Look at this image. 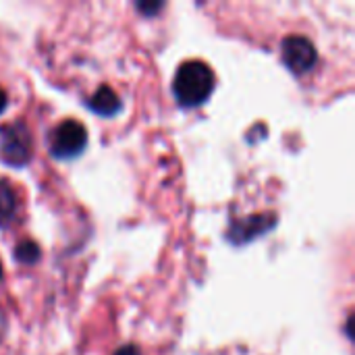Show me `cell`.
Segmentation results:
<instances>
[{"instance_id":"8992f818","label":"cell","mask_w":355,"mask_h":355,"mask_svg":"<svg viewBox=\"0 0 355 355\" xmlns=\"http://www.w3.org/2000/svg\"><path fill=\"white\" fill-rule=\"evenodd\" d=\"M87 108L100 116H114L121 110V100L114 94V89H110L108 85H102L89 100H87Z\"/></svg>"},{"instance_id":"ba28073f","label":"cell","mask_w":355,"mask_h":355,"mask_svg":"<svg viewBox=\"0 0 355 355\" xmlns=\"http://www.w3.org/2000/svg\"><path fill=\"white\" fill-rule=\"evenodd\" d=\"M15 258H17V262L25 264V266H31V264H35L40 260V248L33 241H23V243L17 245Z\"/></svg>"},{"instance_id":"6da1fadb","label":"cell","mask_w":355,"mask_h":355,"mask_svg":"<svg viewBox=\"0 0 355 355\" xmlns=\"http://www.w3.org/2000/svg\"><path fill=\"white\" fill-rule=\"evenodd\" d=\"M214 89V73L202 60H187L177 69L173 94L179 106L193 108L204 104Z\"/></svg>"},{"instance_id":"52a82bcc","label":"cell","mask_w":355,"mask_h":355,"mask_svg":"<svg viewBox=\"0 0 355 355\" xmlns=\"http://www.w3.org/2000/svg\"><path fill=\"white\" fill-rule=\"evenodd\" d=\"M17 214V198L8 181H0V227H8Z\"/></svg>"},{"instance_id":"30bf717a","label":"cell","mask_w":355,"mask_h":355,"mask_svg":"<svg viewBox=\"0 0 355 355\" xmlns=\"http://www.w3.org/2000/svg\"><path fill=\"white\" fill-rule=\"evenodd\" d=\"M114 355H141V354H139V349H137V347L127 345V347H121V349H119Z\"/></svg>"},{"instance_id":"4fadbf2b","label":"cell","mask_w":355,"mask_h":355,"mask_svg":"<svg viewBox=\"0 0 355 355\" xmlns=\"http://www.w3.org/2000/svg\"><path fill=\"white\" fill-rule=\"evenodd\" d=\"M0 281H2V264H0Z\"/></svg>"},{"instance_id":"9c48e42d","label":"cell","mask_w":355,"mask_h":355,"mask_svg":"<svg viewBox=\"0 0 355 355\" xmlns=\"http://www.w3.org/2000/svg\"><path fill=\"white\" fill-rule=\"evenodd\" d=\"M164 4L162 2H146V0H141V2H137V8L144 12V15H148V17H154L160 8H162Z\"/></svg>"},{"instance_id":"7c38bea8","label":"cell","mask_w":355,"mask_h":355,"mask_svg":"<svg viewBox=\"0 0 355 355\" xmlns=\"http://www.w3.org/2000/svg\"><path fill=\"white\" fill-rule=\"evenodd\" d=\"M4 108H6V94H4L2 87H0V114L4 112Z\"/></svg>"},{"instance_id":"7a4b0ae2","label":"cell","mask_w":355,"mask_h":355,"mask_svg":"<svg viewBox=\"0 0 355 355\" xmlns=\"http://www.w3.org/2000/svg\"><path fill=\"white\" fill-rule=\"evenodd\" d=\"M0 158L12 168H21L31 160V133L25 123L15 121L0 129Z\"/></svg>"},{"instance_id":"8fae6325","label":"cell","mask_w":355,"mask_h":355,"mask_svg":"<svg viewBox=\"0 0 355 355\" xmlns=\"http://www.w3.org/2000/svg\"><path fill=\"white\" fill-rule=\"evenodd\" d=\"M4 333H6V314L0 310V339H2Z\"/></svg>"},{"instance_id":"3957f363","label":"cell","mask_w":355,"mask_h":355,"mask_svg":"<svg viewBox=\"0 0 355 355\" xmlns=\"http://www.w3.org/2000/svg\"><path fill=\"white\" fill-rule=\"evenodd\" d=\"M87 146V131L79 121H62L50 135V154L58 160L79 156Z\"/></svg>"},{"instance_id":"277c9868","label":"cell","mask_w":355,"mask_h":355,"mask_svg":"<svg viewBox=\"0 0 355 355\" xmlns=\"http://www.w3.org/2000/svg\"><path fill=\"white\" fill-rule=\"evenodd\" d=\"M281 52H283V62L295 75H302V73L310 71L316 64V60H318L314 44L308 37H304V35H289V37H285L283 46H281Z\"/></svg>"},{"instance_id":"5b68a950","label":"cell","mask_w":355,"mask_h":355,"mask_svg":"<svg viewBox=\"0 0 355 355\" xmlns=\"http://www.w3.org/2000/svg\"><path fill=\"white\" fill-rule=\"evenodd\" d=\"M275 225H277L275 214H254V216L235 220L227 231V239L233 245H245L254 241L256 237L266 235L270 229H275Z\"/></svg>"}]
</instances>
